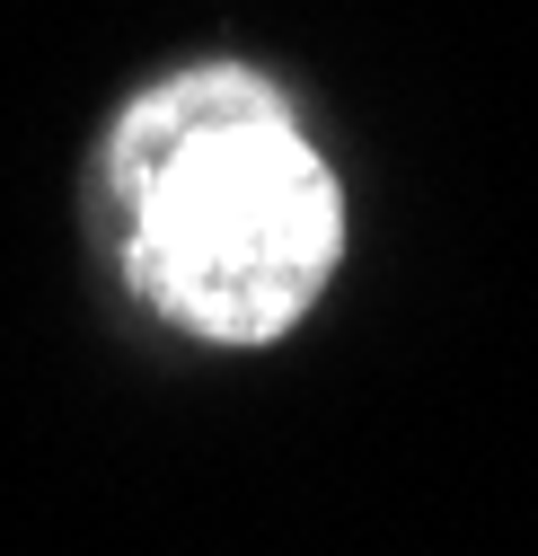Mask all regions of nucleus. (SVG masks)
Here are the masks:
<instances>
[{
  "instance_id": "f257e3e1",
  "label": "nucleus",
  "mask_w": 538,
  "mask_h": 556,
  "mask_svg": "<svg viewBox=\"0 0 538 556\" xmlns=\"http://www.w3.org/2000/svg\"><path fill=\"white\" fill-rule=\"evenodd\" d=\"M124 274L204 344H274L345 256V194L274 80L204 62L151 80L106 132Z\"/></svg>"
}]
</instances>
